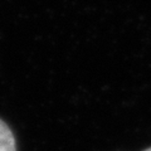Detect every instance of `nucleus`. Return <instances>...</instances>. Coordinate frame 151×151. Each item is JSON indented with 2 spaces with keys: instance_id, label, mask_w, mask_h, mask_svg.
Instances as JSON below:
<instances>
[{
  "instance_id": "nucleus-1",
  "label": "nucleus",
  "mask_w": 151,
  "mask_h": 151,
  "mask_svg": "<svg viewBox=\"0 0 151 151\" xmlns=\"http://www.w3.org/2000/svg\"><path fill=\"white\" fill-rule=\"evenodd\" d=\"M0 151H17V142L13 131L1 119H0Z\"/></svg>"
},
{
  "instance_id": "nucleus-2",
  "label": "nucleus",
  "mask_w": 151,
  "mask_h": 151,
  "mask_svg": "<svg viewBox=\"0 0 151 151\" xmlns=\"http://www.w3.org/2000/svg\"><path fill=\"white\" fill-rule=\"evenodd\" d=\"M142 151H151V146H150V147H147V149H145V150H142Z\"/></svg>"
}]
</instances>
